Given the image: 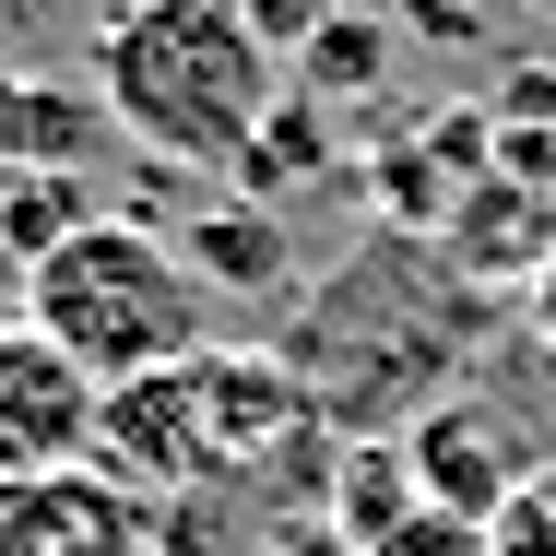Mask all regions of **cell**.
Wrapping results in <instances>:
<instances>
[{"instance_id": "21", "label": "cell", "mask_w": 556, "mask_h": 556, "mask_svg": "<svg viewBox=\"0 0 556 556\" xmlns=\"http://www.w3.org/2000/svg\"><path fill=\"white\" fill-rule=\"evenodd\" d=\"M0 273H12V261H0Z\"/></svg>"}, {"instance_id": "13", "label": "cell", "mask_w": 556, "mask_h": 556, "mask_svg": "<svg viewBox=\"0 0 556 556\" xmlns=\"http://www.w3.org/2000/svg\"><path fill=\"white\" fill-rule=\"evenodd\" d=\"M84 214H96V202H84V178H72V166H0V261H12V273H24V261H48Z\"/></svg>"}, {"instance_id": "20", "label": "cell", "mask_w": 556, "mask_h": 556, "mask_svg": "<svg viewBox=\"0 0 556 556\" xmlns=\"http://www.w3.org/2000/svg\"><path fill=\"white\" fill-rule=\"evenodd\" d=\"M0 12H12V0H0Z\"/></svg>"}, {"instance_id": "18", "label": "cell", "mask_w": 556, "mask_h": 556, "mask_svg": "<svg viewBox=\"0 0 556 556\" xmlns=\"http://www.w3.org/2000/svg\"><path fill=\"white\" fill-rule=\"evenodd\" d=\"M533 308H545V332H556V261H545V285H533Z\"/></svg>"}, {"instance_id": "19", "label": "cell", "mask_w": 556, "mask_h": 556, "mask_svg": "<svg viewBox=\"0 0 556 556\" xmlns=\"http://www.w3.org/2000/svg\"><path fill=\"white\" fill-rule=\"evenodd\" d=\"M533 12H556V0H533Z\"/></svg>"}, {"instance_id": "14", "label": "cell", "mask_w": 556, "mask_h": 556, "mask_svg": "<svg viewBox=\"0 0 556 556\" xmlns=\"http://www.w3.org/2000/svg\"><path fill=\"white\" fill-rule=\"evenodd\" d=\"M403 36H427V48H473V36H497V12L509 0H379Z\"/></svg>"}, {"instance_id": "9", "label": "cell", "mask_w": 556, "mask_h": 556, "mask_svg": "<svg viewBox=\"0 0 556 556\" xmlns=\"http://www.w3.org/2000/svg\"><path fill=\"white\" fill-rule=\"evenodd\" d=\"M178 261L202 273V285H225V296H273L285 285V225H273V202H214V214L178 225Z\"/></svg>"}, {"instance_id": "17", "label": "cell", "mask_w": 556, "mask_h": 556, "mask_svg": "<svg viewBox=\"0 0 556 556\" xmlns=\"http://www.w3.org/2000/svg\"><path fill=\"white\" fill-rule=\"evenodd\" d=\"M237 12H249V24H261V48H273V60H296V48H308V36H320V24H332L343 0H237Z\"/></svg>"}, {"instance_id": "6", "label": "cell", "mask_w": 556, "mask_h": 556, "mask_svg": "<svg viewBox=\"0 0 556 556\" xmlns=\"http://www.w3.org/2000/svg\"><path fill=\"white\" fill-rule=\"evenodd\" d=\"M439 261H450V285H545V261H556V190L545 178H473L462 202L439 214Z\"/></svg>"}, {"instance_id": "2", "label": "cell", "mask_w": 556, "mask_h": 556, "mask_svg": "<svg viewBox=\"0 0 556 556\" xmlns=\"http://www.w3.org/2000/svg\"><path fill=\"white\" fill-rule=\"evenodd\" d=\"M273 439H320V391L285 355H237V343H202L178 367L118 379L108 415H96V462L130 497H154V509L273 462Z\"/></svg>"}, {"instance_id": "10", "label": "cell", "mask_w": 556, "mask_h": 556, "mask_svg": "<svg viewBox=\"0 0 556 556\" xmlns=\"http://www.w3.org/2000/svg\"><path fill=\"white\" fill-rule=\"evenodd\" d=\"M320 509L343 521V545L367 556V545H391L415 509H427V485H415V462H403V439H355L332 462V485H320Z\"/></svg>"}, {"instance_id": "16", "label": "cell", "mask_w": 556, "mask_h": 556, "mask_svg": "<svg viewBox=\"0 0 556 556\" xmlns=\"http://www.w3.org/2000/svg\"><path fill=\"white\" fill-rule=\"evenodd\" d=\"M367 556H485V521H462V509H415L391 545H367Z\"/></svg>"}, {"instance_id": "12", "label": "cell", "mask_w": 556, "mask_h": 556, "mask_svg": "<svg viewBox=\"0 0 556 556\" xmlns=\"http://www.w3.org/2000/svg\"><path fill=\"white\" fill-rule=\"evenodd\" d=\"M308 178H332V108L285 84V108L261 118V142L237 154V190H249V202H273V190H308Z\"/></svg>"}, {"instance_id": "15", "label": "cell", "mask_w": 556, "mask_h": 556, "mask_svg": "<svg viewBox=\"0 0 556 556\" xmlns=\"http://www.w3.org/2000/svg\"><path fill=\"white\" fill-rule=\"evenodd\" d=\"M485 556H556V485H545V473L485 521Z\"/></svg>"}, {"instance_id": "1", "label": "cell", "mask_w": 556, "mask_h": 556, "mask_svg": "<svg viewBox=\"0 0 556 556\" xmlns=\"http://www.w3.org/2000/svg\"><path fill=\"white\" fill-rule=\"evenodd\" d=\"M96 96L154 166L237 178L261 118L285 108V60L237 0H118L96 24Z\"/></svg>"}, {"instance_id": "11", "label": "cell", "mask_w": 556, "mask_h": 556, "mask_svg": "<svg viewBox=\"0 0 556 556\" xmlns=\"http://www.w3.org/2000/svg\"><path fill=\"white\" fill-rule=\"evenodd\" d=\"M391 36H403L391 12H355V0H343L332 24L285 60V84H296V96H320V108H355V96H379V84H391Z\"/></svg>"}, {"instance_id": "3", "label": "cell", "mask_w": 556, "mask_h": 556, "mask_svg": "<svg viewBox=\"0 0 556 556\" xmlns=\"http://www.w3.org/2000/svg\"><path fill=\"white\" fill-rule=\"evenodd\" d=\"M12 285H24V320L60 343V355H84L108 391L142 379V367L202 355V332H214V285L130 214H84L48 261H24Z\"/></svg>"}, {"instance_id": "7", "label": "cell", "mask_w": 556, "mask_h": 556, "mask_svg": "<svg viewBox=\"0 0 556 556\" xmlns=\"http://www.w3.org/2000/svg\"><path fill=\"white\" fill-rule=\"evenodd\" d=\"M403 462H415V485H427V509H462V521H497L533 473L509 462V439L473 415V403H427L415 415V439H403Z\"/></svg>"}, {"instance_id": "8", "label": "cell", "mask_w": 556, "mask_h": 556, "mask_svg": "<svg viewBox=\"0 0 556 556\" xmlns=\"http://www.w3.org/2000/svg\"><path fill=\"white\" fill-rule=\"evenodd\" d=\"M118 118L96 84H48V72H0V166H72L84 178V154L108 142Z\"/></svg>"}, {"instance_id": "5", "label": "cell", "mask_w": 556, "mask_h": 556, "mask_svg": "<svg viewBox=\"0 0 556 556\" xmlns=\"http://www.w3.org/2000/svg\"><path fill=\"white\" fill-rule=\"evenodd\" d=\"M166 509L130 497L108 462H60V473H0V556H154Z\"/></svg>"}, {"instance_id": "4", "label": "cell", "mask_w": 556, "mask_h": 556, "mask_svg": "<svg viewBox=\"0 0 556 556\" xmlns=\"http://www.w3.org/2000/svg\"><path fill=\"white\" fill-rule=\"evenodd\" d=\"M96 415H108V379H96L84 355H60V343L12 308V320H0V473L96 462Z\"/></svg>"}]
</instances>
